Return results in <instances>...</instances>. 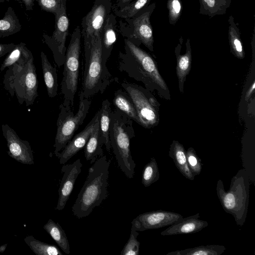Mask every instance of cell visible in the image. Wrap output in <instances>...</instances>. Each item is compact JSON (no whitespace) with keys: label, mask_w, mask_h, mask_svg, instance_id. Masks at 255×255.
Segmentation results:
<instances>
[{"label":"cell","mask_w":255,"mask_h":255,"mask_svg":"<svg viewBox=\"0 0 255 255\" xmlns=\"http://www.w3.org/2000/svg\"><path fill=\"white\" fill-rule=\"evenodd\" d=\"M124 43V52L120 51L118 55L119 71L143 83L148 90L160 88L167 90V85L152 57L128 39L125 38Z\"/></svg>","instance_id":"1"},{"label":"cell","mask_w":255,"mask_h":255,"mask_svg":"<svg viewBox=\"0 0 255 255\" xmlns=\"http://www.w3.org/2000/svg\"><path fill=\"white\" fill-rule=\"evenodd\" d=\"M111 163V160L103 155L89 168L86 179L72 208L73 215L78 219L89 216L107 198Z\"/></svg>","instance_id":"2"},{"label":"cell","mask_w":255,"mask_h":255,"mask_svg":"<svg viewBox=\"0 0 255 255\" xmlns=\"http://www.w3.org/2000/svg\"><path fill=\"white\" fill-rule=\"evenodd\" d=\"M84 64L79 98L90 99L103 94L115 81L102 60L101 37L84 44Z\"/></svg>","instance_id":"3"},{"label":"cell","mask_w":255,"mask_h":255,"mask_svg":"<svg viewBox=\"0 0 255 255\" xmlns=\"http://www.w3.org/2000/svg\"><path fill=\"white\" fill-rule=\"evenodd\" d=\"M110 140L118 167L129 179L133 177L135 163L130 152V140L135 136L133 121L116 108L110 114Z\"/></svg>","instance_id":"4"},{"label":"cell","mask_w":255,"mask_h":255,"mask_svg":"<svg viewBox=\"0 0 255 255\" xmlns=\"http://www.w3.org/2000/svg\"><path fill=\"white\" fill-rule=\"evenodd\" d=\"M250 183L248 174L244 168L232 177L227 191L221 179H218L217 183L216 193L223 209L232 215L240 226L244 224L247 216Z\"/></svg>","instance_id":"5"},{"label":"cell","mask_w":255,"mask_h":255,"mask_svg":"<svg viewBox=\"0 0 255 255\" xmlns=\"http://www.w3.org/2000/svg\"><path fill=\"white\" fill-rule=\"evenodd\" d=\"M31 58L24 66L13 64L9 67L4 75V88L13 97L14 95L20 105L25 103L29 106L33 103L38 94V80L36 68Z\"/></svg>","instance_id":"6"},{"label":"cell","mask_w":255,"mask_h":255,"mask_svg":"<svg viewBox=\"0 0 255 255\" xmlns=\"http://www.w3.org/2000/svg\"><path fill=\"white\" fill-rule=\"evenodd\" d=\"M81 37V28L78 26L72 33L66 49L63 77L61 82V92L63 96V103L70 106L72 108L78 87Z\"/></svg>","instance_id":"7"},{"label":"cell","mask_w":255,"mask_h":255,"mask_svg":"<svg viewBox=\"0 0 255 255\" xmlns=\"http://www.w3.org/2000/svg\"><path fill=\"white\" fill-rule=\"evenodd\" d=\"M91 101L89 99L79 98L78 112L74 114L70 106L63 102L59 106L57 121V131L54 147L55 155L60 152L72 138L75 132L86 118Z\"/></svg>","instance_id":"8"},{"label":"cell","mask_w":255,"mask_h":255,"mask_svg":"<svg viewBox=\"0 0 255 255\" xmlns=\"http://www.w3.org/2000/svg\"><path fill=\"white\" fill-rule=\"evenodd\" d=\"M152 5L147 10L140 11L134 17L123 19L119 21L121 33L125 38L139 46L142 43L149 50H153V36L150 17L152 12Z\"/></svg>","instance_id":"9"},{"label":"cell","mask_w":255,"mask_h":255,"mask_svg":"<svg viewBox=\"0 0 255 255\" xmlns=\"http://www.w3.org/2000/svg\"><path fill=\"white\" fill-rule=\"evenodd\" d=\"M121 86L134 105L140 125L146 128L156 126L159 121L156 102L148 91L140 86L127 82L122 83Z\"/></svg>","instance_id":"10"},{"label":"cell","mask_w":255,"mask_h":255,"mask_svg":"<svg viewBox=\"0 0 255 255\" xmlns=\"http://www.w3.org/2000/svg\"><path fill=\"white\" fill-rule=\"evenodd\" d=\"M112 0H95L89 12L81 21V35L84 44L101 37L104 24L111 12Z\"/></svg>","instance_id":"11"},{"label":"cell","mask_w":255,"mask_h":255,"mask_svg":"<svg viewBox=\"0 0 255 255\" xmlns=\"http://www.w3.org/2000/svg\"><path fill=\"white\" fill-rule=\"evenodd\" d=\"M55 30L51 37L43 35L45 43L51 50L54 61L60 67L65 60V42L68 33L69 21L66 11V4L62 5L55 15Z\"/></svg>","instance_id":"12"},{"label":"cell","mask_w":255,"mask_h":255,"mask_svg":"<svg viewBox=\"0 0 255 255\" xmlns=\"http://www.w3.org/2000/svg\"><path fill=\"white\" fill-rule=\"evenodd\" d=\"M182 215L172 211L159 210L138 215L131 222V228L136 231H144L169 226L181 219Z\"/></svg>","instance_id":"13"},{"label":"cell","mask_w":255,"mask_h":255,"mask_svg":"<svg viewBox=\"0 0 255 255\" xmlns=\"http://www.w3.org/2000/svg\"><path fill=\"white\" fill-rule=\"evenodd\" d=\"M1 129L7 142L8 155L20 163L33 164V152L29 142L20 138L14 130L8 125H2Z\"/></svg>","instance_id":"14"},{"label":"cell","mask_w":255,"mask_h":255,"mask_svg":"<svg viewBox=\"0 0 255 255\" xmlns=\"http://www.w3.org/2000/svg\"><path fill=\"white\" fill-rule=\"evenodd\" d=\"M82 163L80 159H78L73 163L64 164L61 168L63 173L61 179L58 189V200L56 210H62L65 207L71 195L75 181L82 171Z\"/></svg>","instance_id":"15"},{"label":"cell","mask_w":255,"mask_h":255,"mask_svg":"<svg viewBox=\"0 0 255 255\" xmlns=\"http://www.w3.org/2000/svg\"><path fill=\"white\" fill-rule=\"evenodd\" d=\"M100 109L98 111L86 127L68 142L61 152L55 155L61 164H65L70 159L85 146L97 122L100 119Z\"/></svg>","instance_id":"16"},{"label":"cell","mask_w":255,"mask_h":255,"mask_svg":"<svg viewBox=\"0 0 255 255\" xmlns=\"http://www.w3.org/2000/svg\"><path fill=\"white\" fill-rule=\"evenodd\" d=\"M199 218V213L183 218L170 225L161 232L160 234L162 236H172L199 232L208 225L207 221L201 220Z\"/></svg>","instance_id":"17"},{"label":"cell","mask_w":255,"mask_h":255,"mask_svg":"<svg viewBox=\"0 0 255 255\" xmlns=\"http://www.w3.org/2000/svg\"><path fill=\"white\" fill-rule=\"evenodd\" d=\"M118 21L116 15L110 13L102 29L101 34L102 60L106 65L117 39Z\"/></svg>","instance_id":"18"},{"label":"cell","mask_w":255,"mask_h":255,"mask_svg":"<svg viewBox=\"0 0 255 255\" xmlns=\"http://www.w3.org/2000/svg\"><path fill=\"white\" fill-rule=\"evenodd\" d=\"M186 151L181 143L174 140L170 146L169 156L182 175L190 180H193L195 176L188 167Z\"/></svg>","instance_id":"19"},{"label":"cell","mask_w":255,"mask_h":255,"mask_svg":"<svg viewBox=\"0 0 255 255\" xmlns=\"http://www.w3.org/2000/svg\"><path fill=\"white\" fill-rule=\"evenodd\" d=\"M99 121V140L101 144L105 145L107 151L111 153V146L110 140V114L112 111L111 103L108 99L102 102Z\"/></svg>","instance_id":"20"},{"label":"cell","mask_w":255,"mask_h":255,"mask_svg":"<svg viewBox=\"0 0 255 255\" xmlns=\"http://www.w3.org/2000/svg\"><path fill=\"white\" fill-rule=\"evenodd\" d=\"M40 57L42 73L48 96L54 98L57 95L58 84L57 70L49 61L46 55L41 52Z\"/></svg>","instance_id":"21"},{"label":"cell","mask_w":255,"mask_h":255,"mask_svg":"<svg viewBox=\"0 0 255 255\" xmlns=\"http://www.w3.org/2000/svg\"><path fill=\"white\" fill-rule=\"evenodd\" d=\"M33 57L31 52L26 47L24 43L20 42L15 44L14 48L5 58L0 68L2 71L5 68L16 64L19 66H24Z\"/></svg>","instance_id":"22"},{"label":"cell","mask_w":255,"mask_h":255,"mask_svg":"<svg viewBox=\"0 0 255 255\" xmlns=\"http://www.w3.org/2000/svg\"><path fill=\"white\" fill-rule=\"evenodd\" d=\"M113 103L117 109L128 118L140 125V121L134 105L128 94L124 90L118 89L114 93Z\"/></svg>","instance_id":"23"},{"label":"cell","mask_w":255,"mask_h":255,"mask_svg":"<svg viewBox=\"0 0 255 255\" xmlns=\"http://www.w3.org/2000/svg\"><path fill=\"white\" fill-rule=\"evenodd\" d=\"M99 121L97 122L88 141L84 147V155L86 160L90 164L94 163L103 156L102 145L99 140Z\"/></svg>","instance_id":"24"},{"label":"cell","mask_w":255,"mask_h":255,"mask_svg":"<svg viewBox=\"0 0 255 255\" xmlns=\"http://www.w3.org/2000/svg\"><path fill=\"white\" fill-rule=\"evenodd\" d=\"M44 229L51 237L58 246L65 254L70 253V244L66 234L58 223L49 219L43 226Z\"/></svg>","instance_id":"25"},{"label":"cell","mask_w":255,"mask_h":255,"mask_svg":"<svg viewBox=\"0 0 255 255\" xmlns=\"http://www.w3.org/2000/svg\"><path fill=\"white\" fill-rule=\"evenodd\" d=\"M21 28L19 20L12 7L9 6L0 19V38L13 35Z\"/></svg>","instance_id":"26"},{"label":"cell","mask_w":255,"mask_h":255,"mask_svg":"<svg viewBox=\"0 0 255 255\" xmlns=\"http://www.w3.org/2000/svg\"><path fill=\"white\" fill-rule=\"evenodd\" d=\"M226 249L225 246L221 245L200 246L184 250L170 252L166 255H220L224 252Z\"/></svg>","instance_id":"27"},{"label":"cell","mask_w":255,"mask_h":255,"mask_svg":"<svg viewBox=\"0 0 255 255\" xmlns=\"http://www.w3.org/2000/svg\"><path fill=\"white\" fill-rule=\"evenodd\" d=\"M24 241L37 255H63L56 246L40 241L32 235L26 236Z\"/></svg>","instance_id":"28"},{"label":"cell","mask_w":255,"mask_h":255,"mask_svg":"<svg viewBox=\"0 0 255 255\" xmlns=\"http://www.w3.org/2000/svg\"><path fill=\"white\" fill-rule=\"evenodd\" d=\"M151 0H132L126 5L113 8V13L116 16L122 19H128L134 17L140 11L147 7Z\"/></svg>","instance_id":"29"},{"label":"cell","mask_w":255,"mask_h":255,"mask_svg":"<svg viewBox=\"0 0 255 255\" xmlns=\"http://www.w3.org/2000/svg\"><path fill=\"white\" fill-rule=\"evenodd\" d=\"M185 54L179 55L177 60L176 73L180 83V90L182 92L184 79L191 68L192 56L189 40L187 41Z\"/></svg>","instance_id":"30"},{"label":"cell","mask_w":255,"mask_h":255,"mask_svg":"<svg viewBox=\"0 0 255 255\" xmlns=\"http://www.w3.org/2000/svg\"><path fill=\"white\" fill-rule=\"evenodd\" d=\"M159 177V171L156 160L155 158L152 157L143 169L141 183L145 187H148L158 180Z\"/></svg>","instance_id":"31"},{"label":"cell","mask_w":255,"mask_h":255,"mask_svg":"<svg viewBox=\"0 0 255 255\" xmlns=\"http://www.w3.org/2000/svg\"><path fill=\"white\" fill-rule=\"evenodd\" d=\"M139 233L132 228L129 238L121 251V255H138L140 243L137 239Z\"/></svg>","instance_id":"32"},{"label":"cell","mask_w":255,"mask_h":255,"mask_svg":"<svg viewBox=\"0 0 255 255\" xmlns=\"http://www.w3.org/2000/svg\"><path fill=\"white\" fill-rule=\"evenodd\" d=\"M229 39L232 52L239 58L244 57V52L240 36L236 30L230 26L229 30Z\"/></svg>","instance_id":"33"},{"label":"cell","mask_w":255,"mask_h":255,"mask_svg":"<svg viewBox=\"0 0 255 255\" xmlns=\"http://www.w3.org/2000/svg\"><path fill=\"white\" fill-rule=\"evenodd\" d=\"M186 153L188 165L192 173L194 176L199 175L202 168L201 159L193 147H189Z\"/></svg>","instance_id":"34"},{"label":"cell","mask_w":255,"mask_h":255,"mask_svg":"<svg viewBox=\"0 0 255 255\" xmlns=\"http://www.w3.org/2000/svg\"><path fill=\"white\" fill-rule=\"evenodd\" d=\"M68 0H37L41 8L54 15L60 10L63 4H66Z\"/></svg>","instance_id":"35"},{"label":"cell","mask_w":255,"mask_h":255,"mask_svg":"<svg viewBox=\"0 0 255 255\" xmlns=\"http://www.w3.org/2000/svg\"><path fill=\"white\" fill-rule=\"evenodd\" d=\"M167 7L170 23H174L180 17L181 12V3L180 0H168Z\"/></svg>","instance_id":"36"},{"label":"cell","mask_w":255,"mask_h":255,"mask_svg":"<svg viewBox=\"0 0 255 255\" xmlns=\"http://www.w3.org/2000/svg\"><path fill=\"white\" fill-rule=\"evenodd\" d=\"M15 46V44L12 43L8 44L0 43V58L9 53Z\"/></svg>","instance_id":"37"},{"label":"cell","mask_w":255,"mask_h":255,"mask_svg":"<svg viewBox=\"0 0 255 255\" xmlns=\"http://www.w3.org/2000/svg\"><path fill=\"white\" fill-rule=\"evenodd\" d=\"M132 0H115V4L112 5V8H118L128 4Z\"/></svg>","instance_id":"38"},{"label":"cell","mask_w":255,"mask_h":255,"mask_svg":"<svg viewBox=\"0 0 255 255\" xmlns=\"http://www.w3.org/2000/svg\"><path fill=\"white\" fill-rule=\"evenodd\" d=\"M255 88V82L254 81L253 82V84L249 88V90L246 93V96H245V99L246 101H247L249 98L250 97L252 93H253L254 89Z\"/></svg>","instance_id":"39"},{"label":"cell","mask_w":255,"mask_h":255,"mask_svg":"<svg viewBox=\"0 0 255 255\" xmlns=\"http://www.w3.org/2000/svg\"><path fill=\"white\" fill-rule=\"evenodd\" d=\"M24 3L26 9L27 10H32L33 6L34 0H21Z\"/></svg>","instance_id":"40"},{"label":"cell","mask_w":255,"mask_h":255,"mask_svg":"<svg viewBox=\"0 0 255 255\" xmlns=\"http://www.w3.org/2000/svg\"><path fill=\"white\" fill-rule=\"evenodd\" d=\"M203 3L205 4L209 8L215 7L216 3V0H202Z\"/></svg>","instance_id":"41"},{"label":"cell","mask_w":255,"mask_h":255,"mask_svg":"<svg viewBox=\"0 0 255 255\" xmlns=\"http://www.w3.org/2000/svg\"><path fill=\"white\" fill-rule=\"evenodd\" d=\"M7 245V244H4V245L0 246V253H2L5 251V250L6 248Z\"/></svg>","instance_id":"42"},{"label":"cell","mask_w":255,"mask_h":255,"mask_svg":"<svg viewBox=\"0 0 255 255\" xmlns=\"http://www.w3.org/2000/svg\"><path fill=\"white\" fill-rule=\"evenodd\" d=\"M4 0H0V2L3 1Z\"/></svg>","instance_id":"43"},{"label":"cell","mask_w":255,"mask_h":255,"mask_svg":"<svg viewBox=\"0 0 255 255\" xmlns=\"http://www.w3.org/2000/svg\"></svg>","instance_id":"44"}]
</instances>
